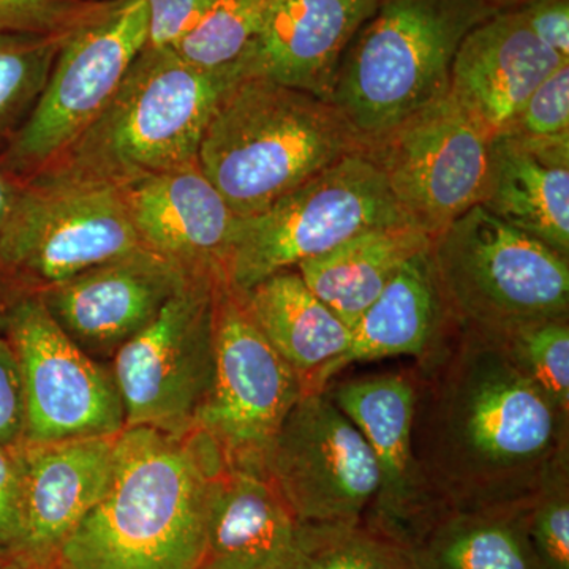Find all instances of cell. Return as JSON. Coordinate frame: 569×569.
Masks as SVG:
<instances>
[{
	"label": "cell",
	"instance_id": "6da1fadb",
	"mask_svg": "<svg viewBox=\"0 0 569 569\" xmlns=\"http://www.w3.org/2000/svg\"><path fill=\"white\" fill-rule=\"evenodd\" d=\"M413 372L415 452L447 511L527 500L569 456V418L501 340L456 329Z\"/></svg>",
	"mask_w": 569,
	"mask_h": 569
},
{
	"label": "cell",
	"instance_id": "7a4b0ae2",
	"mask_svg": "<svg viewBox=\"0 0 569 569\" xmlns=\"http://www.w3.org/2000/svg\"><path fill=\"white\" fill-rule=\"evenodd\" d=\"M201 430L126 427L102 500L63 542L52 569H197L227 471Z\"/></svg>",
	"mask_w": 569,
	"mask_h": 569
},
{
	"label": "cell",
	"instance_id": "3957f363",
	"mask_svg": "<svg viewBox=\"0 0 569 569\" xmlns=\"http://www.w3.org/2000/svg\"><path fill=\"white\" fill-rule=\"evenodd\" d=\"M242 77L241 63L201 69L173 48L146 47L91 126L39 174L123 189L198 162L213 111Z\"/></svg>",
	"mask_w": 569,
	"mask_h": 569
},
{
	"label": "cell",
	"instance_id": "277c9868",
	"mask_svg": "<svg viewBox=\"0 0 569 569\" xmlns=\"http://www.w3.org/2000/svg\"><path fill=\"white\" fill-rule=\"evenodd\" d=\"M365 151L328 100L268 78L242 77L213 111L198 164L231 211L250 217L343 157Z\"/></svg>",
	"mask_w": 569,
	"mask_h": 569
},
{
	"label": "cell",
	"instance_id": "5b68a950",
	"mask_svg": "<svg viewBox=\"0 0 569 569\" xmlns=\"http://www.w3.org/2000/svg\"><path fill=\"white\" fill-rule=\"evenodd\" d=\"M497 11L481 0H381L343 54L329 102L365 146L378 140L447 96L459 44Z\"/></svg>",
	"mask_w": 569,
	"mask_h": 569
},
{
	"label": "cell",
	"instance_id": "8992f818",
	"mask_svg": "<svg viewBox=\"0 0 569 569\" xmlns=\"http://www.w3.org/2000/svg\"><path fill=\"white\" fill-rule=\"evenodd\" d=\"M430 260L460 331L505 340L531 325L569 317V258L481 204L432 239Z\"/></svg>",
	"mask_w": 569,
	"mask_h": 569
},
{
	"label": "cell",
	"instance_id": "52a82bcc",
	"mask_svg": "<svg viewBox=\"0 0 569 569\" xmlns=\"http://www.w3.org/2000/svg\"><path fill=\"white\" fill-rule=\"evenodd\" d=\"M395 224L413 223L366 151L351 153L263 212L239 217L224 277L247 291L355 236Z\"/></svg>",
	"mask_w": 569,
	"mask_h": 569
},
{
	"label": "cell",
	"instance_id": "ba28073f",
	"mask_svg": "<svg viewBox=\"0 0 569 569\" xmlns=\"http://www.w3.org/2000/svg\"><path fill=\"white\" fill-rule=\"evenodd\" d=\"M148 0H111L71 32L24 123L0 152V167L28 181L50 167L110 102L149 40Z\"/></svg>",
	"mask_w": 569,
	"mask_h": 569
},
{
	"label": "cell",
	"instance_id": "9c48e42d",
	"mask_svg": "<svg viewBox=\"0 0 569 569\" xmlns=\"http://www.w3.org/2000/svg\"><path fill=\"white\" fill-rule=\"evenodd\" d=\"M223 272H197L159 316L112 356L126 427L170 433L194 429L216 367L217 284Z\"/></svg>",
	"mask_w": 569,
	"mask_h": 569
},
{
	"label": "cell",
	"instance_id": "30bf717a",
	"mask_svg": "<svg viewBox=\"0 0 569 569\" xmlns=\"http://www.w3.org/2000/svg\"><path fill=\"white\" fill-rule=\"evenodd\" d=\"M140 247L121 189L39 174L0 234V268L40 293Z\"/></svg>",
	"mask_w": 569,
	"mask_h": 569
},
{
	"label": "cell",
	"instance_id": "8fae6325",
	"mask_svg": "<svg viewBox=\"0 0 569 569\" xmlns=\"http://www.w3.org/2000/svg\"><path fill=\"white\" fill-rule=\"evenodd\" d=\"M213 339L212 387L194 429L211 438L228 467L264 473L266 451L306 395L305 385L254 326L224 276L217 284Z\"/></svg>",
	"mask_w": 569,
	"mask_h": 569
},
{
	"label": "cell",
	"instance_id": "7c38bea8",
	"mask_svg": "<svg viewBox=\"0 0 569 569\" xmlns=\"http://www.w3.org/2000/svg\"><path fill=\"white\" fill-rule=\"evenodd\" d=\"M6 329L24 396L22 443L114 437L126 429L111 367L67 336L39 293L28 291L9 307Z\"/></svg>",
	"mask_w": 569,
	"mask_h": 569
},
{
	"label": "cell",
	"instance_id": "4fadbf2b",
	"mask_svg": "<svg viewBox=\"0 0 569 569\" xmlns=\"http://www.w3.org/2000/svg\"><path fill=\"white\" fill-rule=\"evenodd\" d=\"M490 138L448 92L369 142L366 153L408 220L436 238L482 203Z\"/></svg>",
	"mask_w": 569,
	"mask_h": 569
},
{
	"label": "cell",
	"instance_id": "5bb4252c",
	"mask_svg": "<svg viewBox=\"0 0 569 569\" xmlns=\"http://www.w3.org/2000/svg\"><path fill=\"white\" fill-rule=\"evenodd\" d=\"M263 470L299 523H362L377 496L369 443L325 391L307 392L291 408Z\"/></svg>",
	"mask_w": 569,
	"mask_h": 569
},
{
	"label": "cell",
	"instance_id": "9a60e30c",
	"mask_svg": "<svg viewBox=\"0 0 569 569\" xmlns=\"http://www.w3.org/2000/svg\"><path fill=\"white\" fill-rule=\"evenodd\" d=\"M325 392L358 426L376 459L377 496L362 523L400 548H415L447 509L415 452L413 367L331 381Z\"/></svg>",
	"mask_w": 569,
	"mask_h": 569
},
{
	"label": "cell",
	"instance_id": "2e32d148",
	"mask_svg": "<svg viewBox=\"0 0 569 569\" xmlns=\"http://www.w3.org/2000/svg\"><path fill=\"white\" fill-rule=\"evenodd\" d=\"M197 272L140 247L40 291L67 336L89 356H108L142 331Z\"/></svg>",
	"mask_w": 569,
	"mask_h": 569
},
{
	"label": "cell",
	"instance_id": "e0dca14e",
	"mask_svg": "<svg viewBox=\"0 0 569 569\" xmlns=\"http://www.w3.org/2000/svg\"><path fill=\"white\" fill-rule=\"evenodd\" d=\"M116 437L71 438L17 447L21 526L10 549L14 561L52 569L66 539L110 486Z\"/></svg>",
	"mask_w": 569,
	"mask_h": 569
},
{
	"label": "cell",
	"instance_id": "ac0fdd59",
	"mask_svg": "<svg viewBox=\"0 0 569 569\" xmlns=\"http://www.w3.org/2000/svg\"><path fill=\"white\" fill-rule=\"evenodd\" d=\"M142 247L192 272H224L239 217L198 162L121 189Z\"/></svg>",
	"mask_w": 569,
	"mask_h": 569
},
{
	"label": "cell",
	"instance_id": "d6986e66",
	"mask_svg": "<svg viewBox=\"0 0 569 569\" xmlns=\"http://www.w3.org/2000/svg\"><path fill=\"white\" fill-rule=\"evenodd\" d=\"M381 0H271L242 58L246 77H261L331 100L348 47Z\"/></svg>",
	"mask_w": 569,
	"mask_h": 569
},
{
	"label": "cell",
	"instance_id": "ffe728a7",
	"mask_svg": "<svg viewBox=\"0 0 569 569\" xmlns=\"http://www.w3.org/2000/svg\"><path fill=\"white\" fill-rule=\"evenodd\" d=\"M567 62L533 36L518 10H500L475 26L459 44L448 92L496 137L531 92Z\"/></svg>",
	"mask_w": 569,
	"mask_h": 569
},
{
	"label": "cell",
	"instance_id": "44dd1931",
	"mask_svg": "<svg viewBox=\"0 0 569 569\" xmlns=\"http://www.w3.org/2000/svg\"><path fill=\"white\" fill-rule=\"evenodd\" d=\"M481 206L569 258V140L490 138Z\"/></svg>",
	"mask_w": 569,
	"mask_h": 569
},
{
	"label": "cell",
	"instance_id": "7402d4cb",
	"mask_svg": "<svg viewBox=\"0 0 569 569\" xmlns=\"http://www.w3.org/2000/svg\"><path fill=\"white\" fill-rule=\"evenodd\" d=\"M455 332L456 326L448 316L433 274L430 249H427L408 260L359 317L351 329L350 347L325 370L318 391H325L340 372L358 362L396 356L425 361Z\"/></svg>",
	"mask_w": 569,
	"mask_h": 569
},
{
	"label": "cell",
	"instance_id": "603a6c76",
	"mask_svg": "<svg viewBox=\"0 0 569 569\" xmlns=\"http://www.w3.org/2000/svg\"><path fill=\"white\" fill-rule=\"evenodd\" d=\"M298 523L263 471L228 467L197 569H276Z\"/></svg>",
	"mask_w": 569,
	"mask_h": 569
},
{
	"label": "cell",
	"instance_id": "cb8c5ba5",
	"mask_svg": "<svg viewBox=\"0 0 569 569\" xmlns=\"http://www.w3.org/2000/svg\"><path fill=\"white\" fill-rule=\"evenodd\" d=\"M264 339L298 373L307 392L351 343V329L321 301L298 269H283L239 291Z\"/></svg>",
	"mask_w": 569,
	"mask_h": 569
},
{
	"label": "cell",
	"instance_id": "d4e9b609",
	"mask_svg": "<svg viewBox=\"0 0 569 569\" xmlns=\"http://www.w3.org/2000/svg\"><path fill=\"white\" fill-rule=\"evenodd\" d=\"M432 239L415 224L376 228L302 261L296 269L307 287L353 329L400 268L430 249Z\"/></svg>",
	"mask_w": 569,
	"mask_h": 569
},
{
	"label": "cell",
	"instance_id": "484cf974",
	"mask_svg": "<svg viewBox=\"0 0 569 569\" xmlns=\"http://www.w3.org/2000/svg\"><path fill=\"white\" fill-rule=\"evenodd\" d=\"M529 500L447 511L415 548L417 569H539L527 530Z\"/></svg>",
	"mask_w": 569,
	"mask_h": 569
},
{
	"label": "cell",
	"instance_id": "4316f807",
	"mask_svg": "<svg viewBox=\"0 0 569 569\" xmlns=\"http://www.w3.org/2000/svg\"><path fill=\"white\" fill-rule=\"evenodd\" d=\"M276 569H417L407 549L365 523H298Z\"/></svg>",
	"mask_w": 569,
	"mask_h": 569
},
{
	"label": "cell",
	"instance_id": "83f0119b",
	"mask_svg": "<svg viewBox=\"0 0 569 569\" xmlns=\"http://www.w3.org/2000/svg\"><path fill=\"white\" fill-rule=\"evenodd\" d=\"M67 37L0 32V152L31 114Z\"/></svg>",
	"mask_w": 569,
	"mask_h": 569
},
{
	"label": "cell",
	"instance_id": "f1b7e54d",
	"mask_svg": "<svg viewBox=\"0 0 569 569\" xmlns=\"http://www.w3.org/2000/svg\"><path fill=\"white\" fill-rule=\"evenodd\" d=\"M271 0H213L212 6L173 50L201 69H223L241 63L252 47Z\"/></svg>",
	"mask_w": 569,
	"mask_h": 569
},
{
	"label": "cell",
	"instance_id": "f546056e",
	"mask_svg": "<svg viewBox=\"0 0 569 569\" xmlns=\"http://www.w3.org/2000/svg\"><path fill=\"white\" fill-rule=\"evenodd\" d=\"M501 342L531 383L569 418V317L531 325Z\"/></svg>",
	"mask_w": 569,
	"mask_h": 569
},
{
	"label": "cell",
	"instance_id": "4dcf8cb0",
	"mask_svg": "<svg viewBox=\"0 0 569 569\" xmlns=\"http://www.w3.org/2000/svg\"><path fill=\"white\" fill-rule=\"evenodd\" d=\"M527 530L539 569H569V456L530 497Z\"/></svg>",
	"mask_w": 569,
	"mask_h": 569
},
{
	"label": "cell",
	"instance_id": "1f68e13d",
	"mask_svg": "<svg viewBox=\"0 0 569 569\" xmlns=\"http://www.w3.org/2000/svg\"><path fill=\"white\" fill-rule=\"evenodd\" d=\"M111 0H0V32L66 37L107 10Z\"/></svg>",
	"mask_w": 569,
	"mask_h": 569
},
{
	"label": "cell",
	"instance_id": "d6a6232c",
	"mask_svg": "<svg viewBox=\"0 0 569 569\" xmlns=\"http://www.w3.org/2000/svg\"><path fill=\"white\" fill-rule=\"evenodd\" d=\"M498 134L520 140H569V62L531 92L518 114Z\"/></svg>",
	"mask_w": 569,
	"mask_h": 569
},
{
	"label": "cell",
	"instance_id": "836d02e7",
	"mask_svg": "<svg viewBox=\"0 0 569 569\" xmlns=\"http://www.w3.org/2000/svg\"><path fill=\"white\" fill-rule=\"evenodd\" d=\"M24 426L20 367L9 340L0 336V447H20L24 441Z\"/></svg>",
	"mask_w": 569,
	"mask_h": 569
},
{
	"label": "cell",
	"instance_id": "e575fe53",
	"mask_svg": "<svg viewBox=\"0 0 569 569\" xmlns=\"http://www.w3.org/2000/svg\"><path fill=\"white\" fill-rule=\"evenodd\" d=\"M213 0H148L149 40L146 47H173L203 18Z\"/></svg>",
	"mask_w": 569,
	"mask_h": 569
},
{
	"label": "cell",
	"instance_id": "d590c367",
	"mask_svg": "<svg viewBox=\"0 0 569 569\" xmlns=\"http://www.w3.org/2000/svg\"><path fill=\"white\" fill-rule=\"evenodd\" d=\"M516 10L542 44L569 61V0H526Z\"/></svg>",
	"mask_w": 569,
	"mask_h": 569
},
{
	"label": "cell",
	"instance_id": "8d00e7d4",
	"mask_svg": "<svg viewBox=\"0 0 569 569\" xmlns=\"http://www.w3.org/2000/svg\"><path fill=\"white\" fill-rule=\"evenodd\" d=\"M21 526V471L17 448L0 447V546L13 548Z\"/></svg>",
	"mask_w": 569,
	"mask_h": 569
},
{
	"label": "cell",
	"instance_id": "74e56055",
	"mask_svg": "<svg viewBox=\"0 0 569 569\" xmlns=\"http://www.w3.org/2000/svg\"><path fill=\"white\" fill-rule=\"evenodd\" d=\"M22 182L24 181L14 178L13 174H10L9 171L0 167V234H2L14 201H17L18 194H20Z\"/></svg>",
	"mask_w": 569,
	"mask_h": 569
},
{
	"label": "cell",
	"instance_id": "f35d334b",
	"mask_svg": "<svg viewBox=\"0 0 569 569\" xmlns=\"http://www.w3.org/2000/svg\"><path fill=\"white\" fill-rule=\"evenodd\" d=\"M481 2L488 3V6L497 10H509L522 6L526 0H481Z\"/></svg>",
	"mask_w": 569,
	"mask_h": 569
},
{
	"label": "cell",
	"instance_id": "ab89813d",
	"mask_svg": "<svg viewBox=\"0 0 569 569\" xmlns=\"http://www.w3.org/2000/svg\"><path fill=\"white\" fill-rule=\"evenodd\" d=\"M7 569H39V568L28 567V565L18 563V561H14V563L11 565V567H9Z\"/></svg>",
	"mask_w": 569,
	"mask_h": 569
}]
</instances>
